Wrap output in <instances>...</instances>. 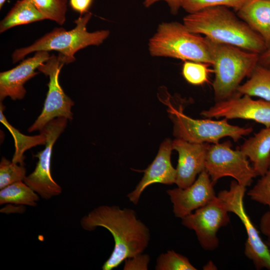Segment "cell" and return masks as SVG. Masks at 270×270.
<instances>
[{"instance_id": "cell-1", "label": "cell", "mask_w": 270, "mask_h": 270, "mask_svg": "<svg viewBox=\"0 0 270 270\" xmlns=\"http://www.w3.org/2000/svg\"><path fill=\"white\" fill-rule=\"evenodd\" d=\"M80 225L88 231L101 226L112 234L114 246L102 266L103 270H112L126 258L142 253L150 240L148 228L137 218L135 211L130 208L100 206L82 218Z\"/></svg>"}, {"instance_id": "cell-2", "label": "cell", "mask_w": 270, "mask_h": 270, "mask_svg": "<svg viewBox=\"0 0 270 270\" xmlns=\"http://www.w3.org/2000/svg\"><path fill=\"white\" fill-rule=\"evenodd\" d=\"M183 24L191 32L217 42L260 54L266 50L262 38L226 6L209 7L188 14L184 18Z\"/></svg>"}, {"instance_id": "cell-3", "label": "cell", "mask_w": 270, "mask_h": 270, "mask_svg": "<svg viewBox=\"0 0 270 270\" xmlns=\"http://www.w3.org/2000/svg\"><path fill=\"white\" fill-rule=\"evenodd\" d=\"M206 38L212 59L215 100H225L236 94L244 78L250 76L258 64L260 54Z\"/></svg>"}, {"instance_id": "cell-4", "label": "cell", "mask_w": 270, "mask_h": 270, "mask_svg": "<svg viewBox=\"0 0 270 270\" xmlns=\"http://www.w3.org/2000/svg\"><path fill=\"white\" fill-rule=\"evenodd\" d=\"M92 13L88 12L74 20L76 27L69 31L62 28H55L51 32L36 41L32 44L16 50L12 55L16 63L28 54L38 51L56 50L64 64L75 60L74 55L78 50L91 45L98 46L108 36V30L87 31L86 25Z\"/></svg>"}, {"instance_id": "cell-5", "label": "cell", "mask_w": 270, "mask_h": 270, "mask_svg": "<svg viewBox=\"0 0 270 270\" xmlns=\"http://www.w3.org/2000/svg\"><path fill=\"white\" fill-rule=\"evenodd\" d=\"M148 50L154 56H164L212 64L206 37L191 32L176 22H162L150 38Z\"/></svg>"}, {"instance_id": "cell-6", "label": "cell", "mask_w": 270, "mask_h": 270, "mask_svg": "<svg viewBox=\"0 0 270 270\" xmlns=\"http://www.w3.org/2000/svg\"><path fill=\"white\" fill-rule=\"evenodd\" d=\"M168 112L174 123V136L176 138L194 143L218 144L224 137H230L237 142L243 136L250 134L252 127L230 124L228 119L221 120L194 119L184 114L182 108H176L168 104Z\"/></svg>"}, {"instance_id": "cell-7", "label": "cell", "mask_w": 270, "mask_h": 270, "mask_svg": "<svg viewBox=\"0 0 270 270\" xmlns=\"http://www.w3.org/2000/svg\"><path fill=\"white\" fill-rule=\"evenodd\" d=\"M246 187L232 180L228 190L220 192L218 197L222 200L228 212L236 214L242 222L247 234L244 254L251 260L256 269L270 270V250L260 236L246 211L244 198Z\"/></svg>"}, {"instance_id": "cell-8", "label": "cell", "mask_w": 270, "mask_h": 270, "mask_svg": "<svg viewBox=\"0 0 270 270\" xmlns=\"http://www.w3.org/2000/svg\"><path fill=\"white\" fill-rule=\"evenodd\" d=\"M230 141L210 144L205 170L214 185L220 178L230 176L240 185L250 186L257 176L247 157L240 150L232 148Z\"/></svg>"}, {"instance_id": "cell-9", "label": "cell", "mask_w": 270, "mask_h": 270, "mask_svg": "<svg viewBox=\"0 0 270 270\" xmlns=\"http://www.w3.org/2000/svg\"><path fill=\"white\" fill-rule=\"evenodd\" d=\"M67 120L65 118H56L40 131L46 136L45 148L34 155L38 158L36 168L24 180L26 184L45 200L58 196L62 192L61 186L52 178L50 164L53 146L66 128Z\"/></svg>"}, {"instance_id": "cell-10", "label": "cell", "mask_w": 270, "mask_h": 270, "mask_svg": "<svg viewBox=\"0 0 270 270\" xmlns=\"http://www.w3.org/2000/svg\"><path fill=\"white\" fill-rule=\"evenodd\" d=\"M64 64L59 54L58 57L52 54L38 68L49 76L48 90L42 112L28 128V132L40 131L48 122L57 118L72 120L71 109L74 102L64 93L59 82L60 72Z\"/></svg>"}, {"instance_id": "cell-11", "label": "cell", "mask_w": 270, "mask_h": 270, "mask_svg": "<svg viewBox=\"0 0 270 270\" xmlns=\"http://www.w3.org/2000/svg\"><path fill=\"white\" fill-rule=\"evenodd\" d=\"M224 204L216 196L195 212L182 218V224L194 230L202 247L212 250L218 246V230L230 222V219Z\"/></svg>"}, {"instance_id": "cell-12", "label": "cell", "mask_w": 270, "mask_h": 270, "mask_svg": "<svg viewBox=\"0 0 270 270\" xmlns=\"http://www.w3.org/2000/svg\"><path fill=\"white\" fill-rule=\"evenodd\" d=\"M200 114L207 118L250 120L270 126V101L254 100L252 96L236 94L225 100L216 102Z\"/></svg>"}, {"instance_id": "cell-13", "label": "cell", "mask_w": 270, "mask_h": 270, "mask_svg": "<svg viewBox=\"0 0 270 270\" xmlns=\"http://www.w3.org/2000/svg\"><path fill=\"white\" fill-rule=\"evenodd\" d=\"M210 176L204 169L192 184L186 188L168 190L166 193L176 218H182L208 204L216 196Z\"/></svg>"}, {"instance_id": "cell-14", "label": "cell", "mask_w": 270, "mask_h": 270, "mask_svg": "<svg viewBox=\"0 0 270 270\" xmlns=\"http://www.w3.org/2000/svg\"><path fill=\"white\" fill-rule=\"evenodd\" d=\"M208 143H194L176 138L172 142V150L178 154L175 184L186 188L196 180V176L205 169Z\"/></svg>"}, {"instance_id": "cell-15", "label": "cell", "mask_w": 270, "mask_h": 270, "mask_svg": "<svg viewBox=\"0 0 270 270\" xmlns=\"http://www.w3.org/2000/svg\"><path fill=\"white\" fill-rule=\"evenodd\" d=\"M50 56L48 51L36 52L34 56L24 60L16 67L0 72V102L7 96L12 100L22 99L26 94L24 84L38 74L35 70Z\"/></svg>"}, {"instance_id": "cell-16", "label": "cell", "mask_w": 270, "mask_h": 270, "mask_svg": "<svg viewBox=\"0 0 270 270\" xmlns=\"http://www.w3.org/2000/svg\"><path fill=\"white\" fill-rule=\"evenodd\" d=\"M172 150V141L166 139L160 144L154 160L143 170L144 176L135 189L127 195L134 204L138 203L142 194L150 185L155 183L168 185L175 184L176 169L172 166L170 160Z\"/></svg>"}, {"instance_id": "cell-17", "label": "cell", "mask_w": 270, "mask_h": 270, "mask_svg": "<svg viewBox=\"0 0 270 270\" xmlns=\"http://www.w3.org/2000/svg\"><path fill=\"white\" fill-rule=\"evenodd\" d=\"M237 16L270 47V0H248L237 11Z\"/></svg>"}, {"instance_id": "cell-18", "label": "cell", "mask_w": 270, "mask_h": 270, "mask_svg": "<svg viewBox=\"0 0 270 270\" xmlns=\"http://www.w3.org/2000/svg\"><path fill=\"white\" fill-rule=\"evenodd\" d=\"M240 150L252 162L256 176H263L270 166V126L246 140Z\"/></svg>"}, {"instance_id": "cell-19", "label": "cell", "mask_w": 270, "mask_h": 270, "mask_svg": "<svg viewBox=\"0 0 270 270\" xmlns=\"http://www.w3.org/2000/svg\"><path fill=\"white\" fill-rule=\"evenodd\" d=\"M46 19L34 6L28 0H19L0 24V32L12 27Z\"/></svg>"}, {"instance_id": "cell-20", "label": "cell", "mask_w": 270, "mask_h": 270, "mask_svg": "<svg viewBox=\"0 0 270 270\" xmlns=\"http://www.w3.org/2000/svg\"><path fill=\"white\" fill-rule=\"evenodd\" d=\"M236 93L270 101V68L258 64L248 80L238 87Z\"/></svg>"}, {"instance_id": "cell-21", "label": "cell", "mask_w": 270, "mask_h": 270, "mask_svg": "<svg viewBox=\"0 0 270 270\" xmlns=\"http://www.w3.org/2000/svg\"><path fill=\"white\" fill-rule=\"evenodd\" d=\"M4 106L0 102V121L12 134L15 142V152L12 157V162L24 165V152L36 146L45 144L46 136L42 132H40V134L34 136H28L22 134L8 122L4 114Z\"/></svg>"}, {"instance_id": "cell-22", "label": "cell", "mask_w": 270, "mask_h": 270, "mask_svg": "<svg viewBox=\"0 0 270 270\" xmlns=\"http://www.w3.org/2000/svg\"><path fill=\"white\" fill-rule=\"evenodd\" d=\"M39 196L23 181L12 184L0 191V204H12L34 206Z\"/></svg>"}, {"instance_id": "cell-23", "label": "cell", "mask_w": 270, "mask_h": 270, "mask_svg": "<svg viewBox=\"0 0 270 270\" xmlns=\"http://www.w3.org/2000/svg\"><path fill=\"white\" fill-rule=\"evenodd\" d=\"M46 18L60 25L66 20L67 0H28Z\"/></svg>"}, {"instance_id": "cell-24", "label": "cell", "mask_w": 270, "mask_h": 270, "mask_svg": "<svg viewBox=\"0 0 270 270\" xmlns=\"http://www.w3.org/2000/svg\"><path fill=\"white\" fill-rule=\"evenodd\" d=\"M156 270H196L188 259L173 250L160 254L157 258Z\"/></svg>"}, {"instance_id": "cell-25", "label": "cell", "mask_w": 270, "mask_h": 270, "mask_svg": "<svg viewBox=\"0 0 270 270\" xmlns=\"http://www.w3.org/2000/svg\"><path fill=\"white\" fill-rule=\"evenodd\" d=\"M26 174V168L23 165L2 157L0 162V189L18 182H24Z\"/></svg>"}, {"instance_id": "cell-26", "label": "cell", "mask_w": 270, "mask_h": 270, "mask_svg": "<svg viewBox=\"0 0 270 270\" xmlns=\"http://www.w3.org/2000/svg\"><path fill=\"white\" fill-rule=\"evenodd\" d=\"M208 64L186 60L183 64L182 74L190 84L198 86L208 82V76L211 70Z\"/></svg>"}, {"instance_id": "cell-27", "label": "cell", "mask_w": 270, "mask_h": 270, "mask_svg": "<svg viewBox=\"0 0 270 270\" xmlns=\"http://www.w3.org/2000/svg\"><path fill=\"white\" fill-rule=\"evenodd\" d=\"M248 0H184L182 7L188 14L198 12L206 8L222 6L232 8L236 12Z\"/></svg>"}, {"instance_id": "cell-28", "label": "cell", "mask_w": 270, "mask_h": 270, "mask_svg": "<svg viewBox=\"0 0 270 270\" xmlns=\"http://www.w3.org/2000/svg\"><path fill=\"white\" fill-rule=\"evenodd\" d=\"M247 194L252 200L268 206L270 210V166Z\"/></svg>"}, {"instance_id": "cell-29", "label": "cell", "mask_w": 270, "mask_h": 270, "mask_svg": "<svg viewBox=\"0 0 270 270\" xmlns=\"http://www.w3.org/2000/svg\"><path fill=\"white\" fill-rule=\"evenodd\" d=\"M150 258L148 254H138L124 260V270H146Z\"/></svg>"}, {"instance_id": "cell-30", "label": "cell", "mask_w": 270, "mask_h": 270, "mask_svg": "<svg viewBox=\"0 0 270 270\" xmlns=\"http://www.w3.org/2000/svg\"><path fill=\"white\" fill-rule=\"evenodd\" d=\"M162 0L167 3L172 14H176L178 13L184 1V0H144L143 4L145 7L148 8L154 3Z\"/></svg>"}, {"instance_id": "cell-31", "label": "cell", "mask_w": 270, "mask_h": 270, "mask_svg": "<svg viewBox=\"0 0 270 270\" xmlns=\"http://www.w3.org/2000/svg\"><path fill=\"white\" fill-rule=\"evenodd\" d=\"M93 0H70L71 8L81 15L88 12Z\"/></svg>"}, {"instance_id": "cell-32", "label": "cell", "mask_w": 270, "mask_h": 270, "mask_svg": "<svg viewBox=\"0 0 270 270\" xmlns=\"http://www.w3.org/2000/svg\"><path fill=\"white\" fill-rule=\"evenodd\" d=\"M260 228L263 234L270 241V210L263 214L260 222Z\"/></svg>"}, {"instance_id": "cell-33", "label": "cell", "mask_w": 270, "mask_h": 270, "mask_svg": "<svg viewBox=\"0 0 270 270\" xmlns=\"http://www.w3.org/2000/svg\"><path fill=\"white\" fill-rule=\"evenodd\" d=\"M258 64L266 66H270V47L260 54Z\"/></svg>"}, {"instance_id": "cell-34", "label": "cell", "mask_w": 270, "mask_h": 270, "mask_svg": "<svg viewBox=\"0 0 270 270\" xmlns=\"http://www.w3.org/2000/svg\"><path fill=\"white\" fill-rule=\"evenodd\" d=\"M6 0H0V8L1 9Z\"/></svg>"}, {"instance_id": "cell-35", "label": "cell", "mask_w": 270, "mask_h": 270, "mask_svg": "<svg viewBox=\"0 0 270 270\" xmlns=\"http://www.w3.org/2000/svg\"><path fill=\"white\" fill-rule=\"evenodd\" d=\"M266 244L268 245V248H269V250H270V241L268 240L267 242H266Z\"/></svg>"}, {"instance_id": "cell-36", "label": "cell", "mask_w": 270, "mask_h": 270, "mask_svg": "<svg viewBox=\"0 0 270 270\" xmlns=\"http://www.w3.org/2000/svg\"><path fill=\"white\" fill-rule=\"evenodd\" d=\"M268 67H270V66H268Z\"/></svg>"}]
</instances>
